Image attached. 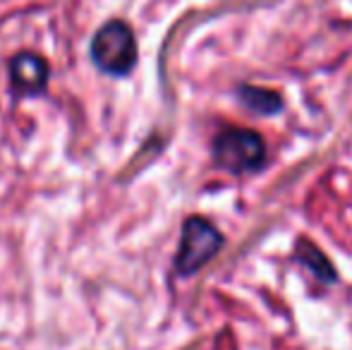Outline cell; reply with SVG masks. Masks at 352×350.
I'll list each match as a JSON object with an SVG mask.
<instances>
[{
  "label": "cell",
  "mask_w": 352,
  "mask_h": 350,
  "mask_svg": "<svg viewBox=\"0 0 352 350\" xmlns=\"http://www.w3.org/2000/svg\"><path fill=\"white\" fill-rule=\"evenodd\" d=\"M223 245V238L216 228L204 219H190L182 228V240H180V252H177L175 266L182 276H190L195 271H199L213 254L218 252V248Z\"/></svg>",
  "instance_id": "cell-3"
},
{
  "label": "cell",
  "mask_w": 352,
  "mask_h": 350,
  "mask_svg": "<svg viewBox=\"0 0 352 350\" xmlns=\"http://www.w3.org/2000/svg\"><path fill=\"white\" fill-rule=\"evenodd\" d=\"M91 58L108 75H127L137 63L135 34L125 22H108L91 41Z\"/></svg>",
  "instance_id": "cell-1"
},
{
  "label": "cell",
  "mask_w": 352,
  "mask_h": 350,
  "mask_svg": "<svg viewBox=\"0 0 352 350\" xmlns=\"http://www.w3.org/2000/svg\"><path fill=\"white\" fill-rule=\"evenodd\" d=\"M242 101L247 103L250 108L259 113H276L280 108V98L278 94L274 91H266V89H256V87H245L240 91Z\"/></svg>",
  "instance_id": "cell-5"
},
{
  "label": "cell",
  "mask_w": 352,
  "mask_h": 350,
  "mask_svg": "<svg viewBox=\"0 0 352 350\" xmlns=\"http://www.w3.org/2000/svg\"><path fill=\"white\" fill-rule=\"evenodd\" d=\"M264 154V142L252 130H226L213 142V156L218 166L237 175L261 168Z\"/></svg>",
  "instance_id": "cell-2"
},
{
  "label": "cell",
  "mask_w": 352,
  "mask_h": 350,
  "mask_svg": "<svg viewBox=\"0 0 352 350\" xmlns=\"http://www.w3.org/2000/svg\"><path fill=\"white\" fill-rule=\"evenodd\" d=\"M10 77H12L14 89L24 94H36L48 82V65L43 58L34 53H19L10 65Z\"/></svg>",
  "instance_id": "cell-4"
}]
</instances>
